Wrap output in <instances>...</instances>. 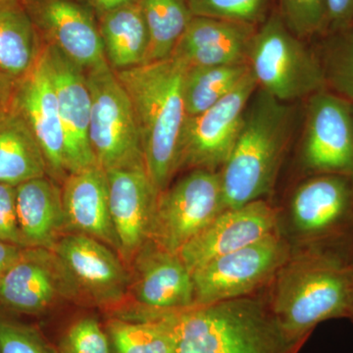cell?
I'll use <instances>...</instances> for the list:
<instances>
[{"label": "cell", "mask_w": 353, "mask_h": 353, "mask_svg": "<svg viewBox=\"0 0 353 353\" xmlns=\"http://www.w3.org/2000/svg\"><path fill=\"white\" fill-rule=\"evenodd\" d=\"M185 66L174 58L115 72L131 99L145 170L158 194L178 172L181 132L187 119L183 95Z\"/></svg>", "instance_id": "6da1fadb"}, {"label": "cell", "mask_w": 353, "mask_h": 353, "mask_svg": "<svg viewBox=\"0 0 353 353\" xmlns=\"http://www.w3.org/2000/svg\"><path fill=\"white\" fill-rule=\"evenodd\" d=\"M269 306L290 339L303 341L319 323L353 318V262L314 250L278 271Z\"/></svg>", "instance_id": "7a4b0ae2"}, {"label": "cell", "mask_w": 353, "mask_h": 353, "mask_svg": "<svg viewBox=\"0 0 353 353\" xmlns=\"http://www.w3.org/2000/svg\"><path fill=\"white\" fill-rule=\"evenodd\" d=\"M176 353H294L263 303L245 296L172 313Z\"/></svg>", "instance_id": "3957f363"}, {"label": "cell", "mask_w": 353, "mask_h": 353, "mask_svg": "<svg viewBox=\"0 0 353 353\" xmlns=\"http://www.w3.org/2000/svg\"><path fill=\"white\" fill-rule=\"evenodd\" d=\"M290 125L287 103L260 90L246 108L240 134L219 173L225 209L259 201L271 190Z\"/></svg>", "instance_id": "277c9868"}, {"label": "cell", "mask_w": 353, "mask_h": 353, "mask_svg": "<svg viewBox=\"0 0 353 353\" xmlns=\"http://www.w3.org/2000/svg\"><path fill=\"white\" fill-rule=\"evenodd\" d=\"M90 146L104 171L145 167L136 114L124 85L108 62L88 70Z\"/></svg>", "instance_id": "5b68a950"}, {"label": "cell", "mask_w": 353, "mask_h": 353, "mask_svg": "<svg viewBox=\"0 0 353 353\" xmlns=\"http://www.w3.org/2000/svg\"><path fill=\"white\" fill-rule=\"evenodd\" d=\"M248 64L260 90L285 103L313 95L327 83L324 67L278 16L255 32Z\"/></svg>", "instance_id": "8992f818"}, {"label": "cell", "mask_w": 353, "mask_h": 353, "mask_svg": "<svg viewBox=\"0 0 353 353\" xmlns=\"http://www.w3.org/2000/svg\"><path fill=\"white\" fill-rule=\"evenodd\" d=\"M223 210L219 173L194 169L158 194L148 241L178 253Z\"/></svg>", "instance_id": "52a82bcc"}, {"label": "cell", "mask_w": 353, "mask_h": 353, "mask_svg": "<svg viewBox=\"0 0 353 353\" xmlns=\"http://www.w3.org/2000/svg\"><path fill=\"white\" fill-rule=\"evenodd\" d=\"M257 88L259 83L250 70L222 101L199 115L187 117L179 143L178 171L182 168L216 171L224 165Z\"/></svg>", "instance_id": "ba28073f"}, {"label": "cell", "mask_w": 353, "mask_h": 353, "mask_svg": "<svg viewBox=\"0 0 353 353\" xmlns=\"http://www.w3.org/2000/svg\"><path fill=\"white\" fill-rule=\"evenodd\" d=\"M287 245L277 233L192 272L194 306L245 296L285 264Z\"/></svg>", "instance_id": "9c48e42d"}, {"label": "cell", "mask_w": 353, "mask_h": 353, "mask_svg": "<svg viewBox=\"0 0 353 353\" xmlns=\"http://www.w3.org/2000/svg\"><path fill=\"white\" fill-rule=\"evenodd\" d=\"M57 253L26 248L0 278V307L18 314L39 315L61 299L82 297Z\"/></svg>", "instance_id": "30bf717a"}, {"label": "cell", "mask_w": 353, "mask_h": 353, "mask_svg": "<svg viewBox=\"0 0 353 353\" xmlns=\"http://www.w3.org/2000/svg\"><path fill=\"white\" fill-rule=\"evenodd\" d=\"M41 57L57 97L68 174L97 165L88 137L92 99L85 70L50 44Z\"/></svg>", "instance_id": "8fae6325"}, {"label": "cell", "mask_w": 353, "mask_h": 353, "mask_svg": "<svg viewBox=\"0 0 353 353\" xmlns=\"http://www.w3.org/2000/svg\"><path fill=\"white\" fill-rule=\"evenodd\" d=\"M303 157L323 174L353 175V109L345 99L320 92L309 99Z\"/></svg>", "instance_id": "7c38bea8"}, {"label": "cell", "mask_w": 353, "mask_h": 353, "mask_svg": "<svg viewBox=\"0 0 353 353\" xmlns=\"http://www.w3.org/2000/svg\"><path fill=\"white\" fill-rule=\"evenodd\" d=\"M44 44L55 46L81 68L106 63L97 17L78 0H21Z\"/></svg>", "instance_id": "4fadbf2b"}, {"label": "cell", "mask_w": 353, "mask_h": 353, "mask_svg": "<svg viewBox=\"0 0 353 353\" xmlns=\"http://www.w3.org/2000/svg\"><path fill=\"white\" fill-rule=\"evenodd\" d=\"M83 296L99 306L120 303L129 292L130 274L105 243L82 234L62 236L53 248Z\"/></svg>", "instance_id": "5bb4252c"}, {"label": "cell", "mask_w": 353, "mask_h": 353, "mask_svg": "<svg viewBox=\"0 0 353 353\" xmlns=\"http://www.w3.org/2000/svg\"><path fill=\"white\" fill-rule=\"evenodd\" d=\"M132 264L129 290L139 305L157 315L194 307L192 273L178 253L148 241Z\"/></svg>", "instance_id": "9a60e30c"}, {"label": "cell", "mask_w": 353, "mask_h": 353, "mask_svg": "<svg viewBox=\"0 0 353 353\" xmlns=\"http://www.w3.org/2000/svg\"><path fill=\"white\" fill-rule=\"evenodd\" d=\"M276 226L275 209L261 199L241 208L225 209L201 233L185 243L178 254L192 274L218 257L276 233Z\"/></svg>", "instance_id": "2e32d148"}, {"label": "cell", "mask_w": 353, "mask_h": 353, "mask_svg": "<svg viewBox=\"0 0 353 353\" xmlns=\"http://www.w3.org/2000/svg\"><path fill=\"white\" fill-rule=\"evenodd\" d=\"M12 105L38 141L48 176L63 182L69 175L63 128L57 94L41 54L34 68L16 83Z\"/></svg>", "instance_id": "e0dca14e"}, {"label": "cell", "mask_w": 353, "mask_h": 353, "mask_svg": "<svg viewBox=\"0 0 353 353\" xmlns=\"http://www.w3.org/2000/svg\"><path fill=\"white\" fill-rule=\"evenodd\" d=\"M109 210L122 259L132 262L150 240L158 192L145 167L105 171Z\"/></svg>", "instance_id": "ac0fdd59"}, {"label": "cell", "mask_w": 353, "mask_h": 353, "mask_svg": "<svg viewBox=\"0 0 353 353\" xmlns=\"http://www.w3.org/2000/svg\"><path fill=\"white\" fill-rule=\"evenodd\" d=\"M347 176L323 174L299 188L292 201V216L301 233L333 238L353 222V189Z\"/></svg>", "instance_id": "d6986e66"}, {"label": "cell", "mask_w": 353, "mask_h": 353, "mask_svg": "<svg viewBox=\"0 0 353 353\" xmlns=\"http://www.w3.org/2000/svg\"><path fill=\"white\" fill-rule=\"evenodd\" d=\"M253 25L194 16L171 58L189 67L248 63Z\"/></svg>", "instance_id": "ffe728a7"}, {"label": "cell", "mask_w": 353, "mask_h": 353, "mask_svg": "<svg viewBox=\"0 0 353 353\" xmlns=\"http://www.w3.org/2000/svg\"><path fill=\"white\" fill-rule=\"evenodd\" d=\"M67 234H82L119 250L109 210L106 173L99 165L74 172L61 185Z\"/></svg>", "instance_id": "44dd1931"}, {"label": "cell", "mask_w": 353, "mask_h": 353, "mask_svg": "<svg viewBox=\"0 0 353 353\" xmlns=\"http://www.w3.org/2000/svg\"><path fill=\"white\" fill-rule=\"evenodd\" d=\"M15 190L23 248L52 250L67 232L61 187L44 176L20 183Z\"/></svg>", "instance_id": "7402d4cb"}, {"label": "cell", "mask_w": 353, "mask_h": 353, "mask_svg": "<svg viewBox=\"0 0 353 353\" xmlns=\"http://www.w3.org/2000/svg\"><path fill=\"white\" fill-rule=\"evenodd\" d=\"M21 0L0 1V72L14 81L24 78L39 61L43 48Z\"/></svg>", "instance_id": "603a6c76"}, {"label": "cell", "mask_w": 353, "mask_h": 353, "mask_svg": "<svg viewBox=\"0 0 353 353\" xmlns=\"http://www.w3.org/2000/svg\"><path fill=\"white\" fill-rule=\"evenodd\" d=\"M104 57L114 72L145 64L148 57V28L138 3L97 18Z\"/></svg>", "instance_id": "cb8c5ba5"}, {"label": "cell", "mask_w": 353, "mask_h": 353, "mask_svg": "<svg viewBox=\"0 0 353 353\" xmlns=\"http://www.w3.org/2000/svg\"><path fill=\"white\" fill-rule=\"evenodd\" d=\"M44 176L48 175L43 153L27 122L12 105L0 115V183L17 187Z\"/></svg>", "instance_id": "d4e9b609"}, {"label": "cell", "mask_w": 353, "mask_h": 353, "mask_svg": "<svg viewBox=\"0 0 353 353\" xmlns=\"http://www.w3.org/2000/svg\"><path fill=\"white\" fill-rule=\"evenodd\" d=\"M172 313L143 320L113 318L106 325L112 353H176Z\"/></svg>", "instance_id": "484cf974"}, {"label": "cell", "mask_w": 353, "mask_h": 353, "mask_svg": "<svg viewBox=\"0 0 353 353\" xmlns=\"http://www.w3.org/2000/svg\"><path fill=\"white\" fill-rule=\"evenodd\" d=\"M148 28L145 63L169 59L194 17L189 0H139Z\"/></svg>", "instance_id": "4316f807"}, {"label": "cell", "mask_w": 353, "mask_h": 353, "mask_svg": "<svg viewBox=\"0 0 353 353\" xmlns=\"http://www.w3.org/2000/svg\"><path fill=\"white\" fill-rule=\"evenodd\" d=\"M250 72L248 63L185 67L183 95L188 117L199 115L222 101Z\"/></svg>", "instance_id": "83f0119b"}, {"label": "cell", "mask_w": 353, "mask_h": 353, "mask_svg": "<svg viewBox=\"0 0 353 353\" xmlns=\"http://www.w3.org/2000/svg\"><path fill=\"white\" fill-rule=\"evenodd\" d=\"M0 353H60L36 327L0 311Z\"/></svg>", "instance_id": "f1b7e54d"}, {"label": "cell", "mask_w": 353, "mask_h": 353, "mask_svg": "<svg viewBox=\"0 0 353 353\" xmlns=\"http://www.w3.org/2000/svg\"><path fill=\"white\" fill-rule=\"evenodd\" d=\"M264 0H189L192 16L254 24L263 9Z\"/></svg>", "instance_id": "f546056e"}, {"label": "cell", "mask_w": 353, "mask_h": 353, "mask_svg": "<svg viewBox=\"0 0 353 353\" xmlns=\"http://www.w3.org/2000/svg\"><path fill=\"white\" fill-rule=\"evenodd\" d=\"M60 353H112L108 334L94 317H85L72 324L62 336Z\"/></svg>", "instance_id": "4dcf8cb0"}, {"label": "cell", "mask_w": 353, "mask_h": 353, "mask_svg": "<svg viewBox=\"0 0 353 353\" xmlns=\"http://www.w3.org/2000/svg\"><path fill=\"white\" fill-rule=\"evenodd\" d=\"M285 26L296 37H306L321 30L327 17L325 0H282Z\"/></svg>", "instance_id": "1f68e13d"}, {"label": "cell", "mask_w": 353, "mask_h": 353, "mask_svg": "<svg viewBox=\"0 0 353 353\" xmlns=\"http://www.w3.org/2000/svg\"><path fill=\"white\" fill-rule=\"evenodd\" d=\"M324 71L327 82L343 97L353 101V36L330 51Z\"/></svg>", "instance_id": "d6a6232c"}, {"label": "cell", "mask_w": 353, "mask_h": 353, "mask_svg": "<svg viewBox=\"0 0 353 353\" xmlns=\"http://www.w3.org/2000/svg\"><path fill=\"white\" fill-rule=\"evenodd\" d=\"M0 241L23 248L17 209L15 187L0 183Z\"/></svg>", "instance_id": "836d02e7"}, {"label": "cell", "mask_w": 353, "mask_h": 353, "mask_svg": "<svg viewBox=\"0 0 353 353\" xmlns=\"http://www.w3.org/2000/svg\"><path fill=\"white\" fill-rule=\"evenodd\" d=\"M328 21L336 28H343L353 22V0H325Z\"/></svg>", "instance_id": "e575fe53"}, {"label": "cell", "mask_w": 353, "mask_h": 353, "mask_svg": "<svg viewBox=\"0 0 353 353\" xmlns=\"http://www.w3.org/2000/svg\"><path fill=\"white\" fill-rule=\"evenodd\" d=\"M78 1L90 9L97 18L122 7L138 3L139 0H78Z\"/></svg>", "instance_id": "d590c367"}, {"label": "cell", "mask_w": 353, "mask_h": 353, "mask_svg": "<svg viewBox=\"0 0 353 353\" xmlns=\"http://www.w3.org/2000/svg\"><path fill=\"white\" fill-rule=\"evenodd\" d=\"M16 83L0 72V115L12 108Z\"/></svg>", "instance_id": "8d00e7d4"}, {"label": "cell", "mask_w": 353, "mask_h": 353, "mask_svg": "<svg viewBox=\"0 0 353 353\" xmlns=\"http://www.w3.org/2000/svg\"><path fill=\"white\" fill-rule=\"evenodd\" d=\"M23 248L0 241V278L19 257Z\"/></svg>", "instance_id": "74e56055"}, {"label": "cell", "mask_w": 353, "mask_h": 353, "mask_svg": "<svg viewBox=\"0 0 353 353\" xmlns=\"http://www.w3.org/2000/svg\"><path fill=\"white\" fill-rule=\"evenodd\" d=\"M0 1H1V0H0Z\"/></svg>", "instance_id": "f35d334b"}, {"label": "cell", "mask_w": 353, "mask_h": 353, "mask_svg": "<svg viewBox=\"0 0 353 353\" xmlns=\"http://www.w3.org/2000/svg\"><path fill=\"white\" fill-rule=\"evenodd\" d=\"M352 320H353V318H352Z\"/></svg>", "instance_id": "ab89813d"}]
</instances>
